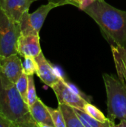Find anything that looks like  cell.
I'll return each mask as SVG.
<instances>
[{
    "mask_svg": "<svg viewBox=\"0 0 126 127\" xmlns=\"http://www.w3.org/2000/svg\"><path fill=\"white\" fill-rule=\"evenodd\" d=\"M83 11L98 24L112 49L126 51V10L116 8L105 0H96Z\"/></svg>",
    "mask_w": 126,
    "mask_h": 127,
    "instance_id": "6da1fadb",
    "label": "cell"
},
{
    "mask_svg": "<svg viewBox=\"0 0 126 127\" xmlns=\"http://www.w3.org/2000/svg\"><path fill=\"white\" fill-rule=\"evenodd\" d=\"M0 113L16 127H39L15 83L0 71Z\"/></svg>",
    "mask_w": 126,
    "mask_h": 127,
    "instance_id": "7a4b0ae2",
    "label": "cell"
},
{
    "mask_svg": "<svg viewBox=\"0 0 126 127\" xmlns=\"http://www.w3.org/2000/svg\"><path fill=\"white\" fill-rule=\"evenodd\" d=\"M103 80L107 95V107L109 119L126 121V82L111 74H104Z\"/></svg>",
    "mask_w": 126,
    "mask_h": 127,
    "instance_id": "3957f363",
    "label": "cell"
},
{
    "mask_svg": "<svg viewBox=\"0 0 126 127\" xmlns=\"http://www.w3.org/2000/svg\"><path fill=\"white\" fill-rule=\"evenodd\" d=\"M20 35V23L14 21L0 7V56L17 54L16 45Z\"/></svg>",
    "mask_w": 126,
    "mask_h": 127,
    "instance_id": "277c9868",
    "label": "cell"
},
{
    "mask_svg": "<svg viewBox=\"0 0 126 127\" xmlns=\"http://www.w3.org/2000/svg\"><path fill=\"white\" fill-rule=\"evenodd\" d=\"M51 89L53 90L59 103L68 104L74 108L84 111L85 105L88 103L71 86L68 84L62 77L53 84Z\"/></svg>",
    "mask_w": 126,
    "mask_h": 127,
    "instance_id": "5b68a950",
    "label": "cell"
},
{
    "mask_svg": "<svg viewBox=\"0 0 126 127\" xmlns=\"http://www.w3.org/2000/svg\"><path fill=\"white\" fill-rule=\"evenodd\" d=\"M0 71L12 83H16L23 72L22 62L18 54L0 56Z\"/></svg>",
    "mask_w": 126,
    "mask_h": 127,
    "instance_id": "8992f818",
    "label": "cell"
},
{
    "mask_svg": "<svg viewBox=\"0 0 126 127\" xmlns=\"http://www.w3.org/2000/svg\"><path fill=\"white\" fill-rule=\"evenodd\" d=\"M17 54L22 57H37L41 52L39 34L20 35L17 41Z\"/></svg>",
    "mask_w": 126,
    "mask_h": 127,
    "instance_id": "52a82bcc",
    "label": "cell"
},
{
    "mask_svg": "<svg viewBox=\"0 0 126 127\" xmlns=\"http://www.w3.org/2000/svg\"><path fill=\"white\" fill-rule=\"evenodd\" d=\"M35 59L37 63V76L45 85L51 88V86L59 80L62 77L56 73L50 63L45 57L42 51L36 57Z\"/></svg>",
    "mask_w": 126,
    "mask_h": 127,
    "instance_id": "ba28073f",
    "label": "cell"
},
{
    "mask_svg": "<svg viewBox=\"0 0 126 127\" xmlns=\"http://www.w3.org/2000/svg\"><path fill=\"white\" fill-rule=\"evenodd\" d=\"M33 0H0V7L14 21L19 22L25 12L29 10Z\"/></svg>",
    "mask_w": 126,
    "mask_h": 127,
    "instance_id": "9c48e42d",
    "label": "cell"
},
{
    "mask_svg": "<svg viewBox=\"0 0 126 127\" xmlns=\"http://www.w3.org/2000/svg\"><path fill=\"white\" fill-rule=\"evenodd\" d=\"M31 115L39 127H55L48 106L38 97L36 101L30 106Z\"/></svg>",
    "mask_w": 126,
    "mask_h": 127,
    "instance_id": "30bf717a",
    "label": "cell"
},
{
    "mask_svg": "<svg viewBox=\"0 0 126 127\" xmlns=\"http://www.w3.org/2000/svg\"><path fill=\"white\" fill-rule=\"evenodd\" d=\"M62 4L59 2L49 1L48 4L40 6L36 10H35L32 13H29V21L33 30L36 33H39L40 30L49 12L53 8H55L58 6H62Z\"/></svg>",
    "mask_w": 126,
    "mask_h": 127,
    "instance_id": "8fae6325",
    "label": "cell"
},
{
    "mask_svg": "<svg viewBox=\"0 0 126 127\" xmlns=\"http://www.w3.org/2000/svg\"><path fill=\"white\" fill-rule=\"evenodd\" d=\"M58 108L61 110L65 125L67 127H83L78 118L74 108L64 103H59Z\"/></svg>",
    "mask_w": 126,
    "mask_h": 127,
    "instance_id": "7c38bea8",
    "label": "cell"
},
{
    "mask_svg": "<svg viewBox=\"0 0 126 127\" xmlns=\"http://www.w3.org/2000/svg\"><path fill=\"white\" fill-rule=\"evenodd\" d=\"M74 110L79 118L83 127H111L112 126L109 124H105L100 122L95 118H92L85 111L74 108Z\"/></svg>",
    "mask_w": 126,
    "mask_h": 127,
    "instance_id": "4fadbf2b",
    "label": "cell"
},
{
    "mask_svg": "<svg viewBox=\"0 0 126 127\" xmlns=\"http://www.w3.org/2000/svg\"><path fill=\"white\" fill-rule=\"evenodd\" d=\"M84 111L86 113H88L89 115H91L92 118H95L96 120H97L100 122H102V123L109 124L112 127H115V124L114 122H112L109 118H106L104 115V114L98 108H97L95 106L92 105L91 103H88L84 108Z\"/></svg>",
    "mask_w": 126,
    "mask_h": 127,
    "instance_id": "5bb4252c",
    "label": "cell"
},
{
    "mask_svg": "<svg viewBox=\"0 0 126 127\" xmlns=\"http://www.w3.org/2000/svg\"><path fill=\"white\" fill-rule=\"evenodd\" d=\"M15 85L19 93L23 98V100L27 103V87H28V75L26 74L25 72H22V74L19 77Z\"/></svg>",
    "mask_w": 126,
    "mask_h": 127,
    "instance_id": "9a60e30c",
    "label": "cell"
},
{
    "mask_svg": "<svg viewBox=\"0 0 126 127\" xmlns=\"http://www.w3.org/2000/svg\"><path fill=\"white\" fill-rule=\"evenodd\" d=\"M23 72L27 75H34L37 71V63L33 57H25L22 62Z\"/></svg>",
    "mask_w": 126,
    "mask_h": 127,
    "instance_id": "2e32d148",
    "label": "cell"
},
{
    "mask_svg": "<svg viewBox=\"0 0 126 127\" xmlns=\"http://www.w3.org/2000/svg\"><path fill=\"white\" fill-rule=\"evenodd\" d=\"M38 99L36 88H35V83H34V79L33 75H28V87H27V105L31 106Z\"/></svg>",
    "mask_w": 126,
    "mask_h": 127,
    "instance_id": "e0dca14e",
    "label": "cell"
},
{
    "mask_svg": "<svg viewBox=\"0 0 126 127\" xmlns=\"http://www.w3.org/2000/svg\"><path fill=\"white\" fill-rule=\"evenodd\" d=\"M48 109L50 114L51 118L55 127H66L61 110L58 108L56 109L48 106Z\"/></svg>",
    "mask_w": 126,
    "mask_h": 127,
    "instance_id": "ac0fdd59",
    "label": "cell"
},
{
    "mask_svg": "<svg viewBox=\"0 0 126 127\" xmlns=\"http://www.w3.org/2000/svg\"><path fill=\"white\" fill-rule=\"evenodd\" d=\"M0 127H16L13 123L0 113Z\"/></svg>",
    "mask_w": 126,
    "mask_h": 127,
    "instance_id": "d6986e66",
    "label": "cell"
},
{
    "mask_svg": "<svg viewBox=\"0 0 126 127\" xmlns=\"http://www.w3.org/2000/svg\"><path fill=\"white\" fill-rule=\"evenodd\" d=\"M96 0H82V3H81V5H80L79 8L83 10L85 7L89 6L91 4H92Z\"/></svg>",
    "mask_w": 126,
    "mask_h": 127,
    "instance_id": "ffe728a7",
    "label": "cell"
},
{
    "mask_svg": "<svg viewBox=\"0 0 126 127\" xmlns=\"http://www.w3.org/2000/svg\"><path fill=\"white\" fill-rule=\"evenodd\" d=\"M115 127H126V121H120V123L117 125H115Z\"/></svg>",
    "mask_w": 126,
    "mask_h": 127,
    "instance_id": "44dd1931",
    "label": "cell"
},
{
    "mask_svg": "<svg viewBox=\"0 0 126 127\" xmlns=\"http://www.w3.org/2000/svg\"><path fill=\"white\" fill-rule=\"evenodd\" d=\"M74 1L76 3L77 7L79 8L80 7V5H81V3H82V0H74Z\"/></svg>",
    "mask_w": 126,
    "mask_h": 127,
    "instance_id": "7402d4cb",
    "label": "cell"
},
{
    "mask_svg": "<svg viewBox=\"0 0 126 127\" xmlns=\"http://www.w3.org/2000/svg\"><path fill=\"white\" fill-rule=\"evenodd\" d=\"M37 1V0H33V1Z\"/></svg>",
    "mask_w": 126,
    "mask_h": 127,
    "instance_id": "603a6c76",
    "label": "cell"
},
{
    "mask_svg": "<svg viewBox=\"0 0 126 127\" xmlns=\"http://www.w3.org/2000/svg\"></svg>",
    "mask_w": 126,
    "mask_h": 127,
    "instance_id": "cb8c5ba5",
    "label": "cell"
}]
</instances>
